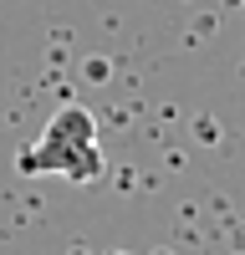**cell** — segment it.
Segmentation results:
<instances>
[{
  "label": "cell",
  "mask_w": 245,
  "mask_h": 255,
  "mask_svg": "<svg viewBox=\"0 0 245 255\" xmlns=\"http://www.w3.org/2000/svg\"><path fill=\"white\" fill-rule=\"evenodd\" d=\"M20 174H67V179H97L102 174V148H97V118L67 102L61 113H51V123L41 128V138L15 158Z\"/></svg>",
  "instance_id": "cell-1"
},
{
  "label": "cell",
  "mask_w": 245,
  "mask_h": 255,
  "mask_svg": "<svg viewBox=\"0 0 245 255\" xmlns=\"http://www.w3.org/2000/svg\"><path fill=\"white\" fill-rule=\"evenodd\" d=\"M102 255H128V250H102Z\"/></svg>",
  "instance_id": "cell-2"
}]
</instances>
